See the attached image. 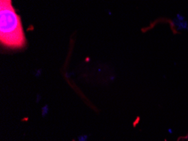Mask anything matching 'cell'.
<instances>
[{
	"instance_id": "1",
	"label": "cell",
	"mask_w": 188,
	"mask_h": 141,
	"mask_svg": "<svg viewBox=\"0 0 188 141\" xmlns=\"http://www.w3.org/2000/svg\"><path fill=\"white\" fill-rule=\"evenodd\" d=\"M0 42L9 49H21L26 46L21 19L12 0H0Z\"/></svg>"
},
{
	"instance_id": "2",
	"label": "cell",
	"mask_w": 188,
	"mask_h": 141,
	"mask_svg": "<svg viewBox=\"0 0 188 141\" xmlns=\"http://www.w3.org/2000/svg\"><path fill=\"white\" fill-rule=\"evenodd\" d=\"M47 111H48V107L47 106H44L43 107V116H45L47 113Z\"/></svg>"
}]
</instances>
